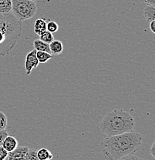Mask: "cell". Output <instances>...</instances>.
Segmentation results:
<instances>
[{"label": "cell", "mask_w": 155, "mask_h": 160, "mask_svg": "<svg viewBox=\"0 0 155 160\" xmlns=\"http://www.w3.org/2000/svg\"><path fill=\"white\" fill-rule=\"evenodd\" d=\"M118 160H144L141 158L138 157V156H134V155H130V156H124V157L121 158V159H118Z\"/></svg>", "instance_id": "obj_19"}, {"label": "cell", "mask_w": 155, "mask_h": 160, "mask_svg": "<svg viewBox=\"0 0 155 160\" xmlns=\"http://www.w3.org/2000/svg\"><path fill=\"white\" fill-rule=\"evenodd\" d=\"M29 149L27 146H18L14 151L8 153V160H25Z\"/></svg>", "instance_id": "obj_6"}, {"label": "cell", "mask_w": 155, "mask_h": 160, "mask_svg": "<svg viewBox=\"0 0 155 160\" xmlns=\"http://www.w3.org/2000/svg\"><path fill=\"white\" fill-rule=\"evenodd\" d=\"M38 65H39V62L36 58V51L33 49L26 55V59H25V70H26V74L28 76L30 75L32 70L37 68Z\"/></svg>", "instance_id": "obj_5"}, {"label": "cell", "mask_w": 155, "mask_h": 160, "mask_svg": "<svg viewBox=\"0 0 155 160\" xmlns=\"http://www.w3.org/2000/svg\"><path fill=\"white\" fill-rule=\"evenodd\" d=\"M7 116L5 115L4 112L0 111V130H6V127H7Z\"/></svg>", "instance_id": "obj_16"}, {"label": "cell", "mask_w": 155, "mask_h": 160, "mask_svg": "<svg viewBox=\"0 0 155 160\" xmlns=\"http://www.w3.org/2000/svg\"><path fill=\"white\" fill-rule=\"evenodd\" d=\"M39 39L44 42L45 43H47L49 45L52 42L54 41V36H53V33L49 32V31H46L44 33L39 36Z\"/></svg>", "instance_id": "obj_15"}, {"label": "cell", "mask_w": 155, "mask_h": 160, "mask_svg": "<svg viewBox=\"0 0 155 160\" xmlns=\"http://www.w3.org/2000/svg\"><path fill=\"white\" fill-rule=\"evenodd\" d=\"M134 125V118L129 112L114 109L103 117L99 128L106 137H110L133 131Z\"/></svg>", "instance_id": "obj_3"}, {"label": "cell", "mask_w": 155, "mask_h": 160, "mask_svg": "<svg viewBox=\"0 0 155 160\" xmlns=\"http://www.w3.org/2000/svg\"><path fill=\"white\" fill-rule=\"evenodd\" d=\"M23 35L21 22L11 12L0 14V56H6L14 49Z\"/></svg>", "instance_id": "obj_2"}, {"label": "cell", "mask_w": 155, "mask_h": 160, "mask_svg": "<svg viewBox=\"0 0 155 160\" xmlns=\"http://www.w3.org/2000/svg\"><path fill=\"white\" fill-rule=\"evenodd\" d=\"M149 25H150V29H151V31L154 34L155 33V20L154 21L151 22L149 23Z\"/></svg>", "instance_id": "obj_24"}, {"label": "cell", "mask_w": 155, "mask_h": 160, "mask_svg": "<svg viewBox=\"0 0 155 160\" xmlns=\"http://www.w3.org/2000/svg\"><path fill=\"white\" fill-rule=\"evenodd\" d=\"M46 19L43 18H40L36 20L34 23V32L36 35L40 36L46 31Z\"/></svg>", "instance_id": "obj_8"}, {"label": "cell", "mask_w": 155, "mask_h": 160, "mask_svg": "<svg viewBox=\"0 0 155 160\" xmlns=\"http://www.w3.org/2000/svg\"><path fill=\"white\" fill-rule=\"evenodd\" d=\"M36 156L39 160H51L53 159L52 152L46 148H41L39 150H36Z\"/></svg>", "instance_id": "obj_12"}, {"label": "cell", "mask_w": 155, "mask_h": 160, "mask_svg": "<svg viewBox=\"0 0 155 160\" xmlns=\"http://www.w3.org/2000/svg\"><path fill=\"white\" fill-rule=\"evenodd\" d=\"M8 132L6 130H0V146H2L3 140L8 136Z\"/></svg>", "instance_id": "obj_21"}, {"label": "cell", "mask_w": 155, "mask_h": 160, "mask_svg": "<svg viewBox=\"0 0 155 160\" xmlns=\"http://www.w3.org/2000/svg\"><path fill=\"white\" fill-rule=\"evenodd\" d=\"M142 144V136L138 132L131 131L117 136L106 137L100 149L106 160H118L124 156L134 155Z\"/></svg>", "instance_id": "obj_1"}, {"label": "cell", "mask_w": 155, "mask_h": 160, "mask_svg": "<svg viewBox=\"0 0 155 160\" xmlns=\"http://www.w3.org/2000/svg\"><path fill=\"white\" fill-rule=\"evenodd\" d=\"M11 12L18 21L23 22L36 15L37 6L32 0H12Z\"/></svg>", "instance_id": "obj_4"}, {"label": "cell", "mask_w": 155, "mask_h": 160, "mask_svg": "<svg viewBox=\"0 0 155 160\" xmlns=\"http://www.w3.org/2000/svg\"><path fill=\"white\" fill-rule=\"evenodd\" d=\"M25 160H39L36 156V149H29Z\"/></svg>", "instance_id": "obj_18"}, {"label": "cell", "mask_w": 155, "mask_h": 160, "mask_svg": "<svg viewBox=\"0 0 155 160\" xmlns=\"http://www.w3.org/2000/svg\"><path fill=\"white\" fill-rule=\"evenodd\" d=\"M2 147L8 153L14 151L18 147V141L14 136L8 135L2 143Z\"/></svg>", "instance_id": "obj_7"}, {"label": "cell", "mask_w": 155, "mask_h": 160, "mask_svg": "<svg viewBox=\"0 0 155 160\" xmlns=\"http://www.w3.org/2000/svg\"><path fill=\"white\" fill-rule=\"evenodd\" d=\"M49 50L52 55H59L63 51V42L59 40H54L49 44Z\"/></svg>", "instance_id": "obj_9"}, {"label": "cell", "mask_w": 155, "mask_h": 160, "mask_svg": "<svg viewBox=\"0 0 155 160\" xmlns=\"http://www.w3.org/2000/svg\"><path fill=\"white\" fill-rule=\"evenodd\" d=\"M8 152L3 149L2 146H0V160H5L7 158Z\"/></svg>", "instance_id": "obj_20"}, {"label": "cell", "mask_w": 155, "mask_h": 160, "mask_svg": "<svg viewBox=\"0 0 155 160\" xmlns=\"http://www.w3.org/2000/svg\"><path fill=\"white\" fill-rule=\"evenodd\" d=\"M144 16L147 22L155 20V6H147L144 9Z\"/></svg>", "instance_id": "obj_10"}, {"label": "cell", "mask_w": 155, "mask_h": 160, "mask_svg": "<svg viewBox=\"0 0 155 160\" xmlns=\"http://www.w3.org/2000/svg\"><path fill=\"white\" fill-rule=\"evenodd\" d=\"M58 29H59V26H58V24L56 22L49 21L46 24V31H49V32H56L58 31Z\"/></svg>", "instance_id": "obj_17"}, {"label": "cell", "mask_w": 155, "mask_h": 160, "mask_svg": "<svg viewBox=\"0 0 155 160\" xmlns=\"http://www.w3.org/2000/svg\"><path fill=\"white\" fill-rule=\"evenodd\" d=\"M33 46L34 49L37 52H46L50 53L49 50V45L45 43L44 42L41 41L40 39H36L33 42Z\"/></svg>", "instance_id": "obj_11"}, {"label": "cell", "mask_w": 155, "mask_h": 160, "mask_svg": "<svg viewBox=\"0 0 155 160\" xmlns=\"http://www.w3.org/2000/svg\"><path fill=\"white\" fill-rule=\"evenodd\" d=\"M32 1H34L35 2V1H36V0H32Z\"/></svg>", "instance_id": "obj_25"}, {"label": "cell", "mask_w": 155, "mask_h": 160, "mask_svg": "<svg viewBox=\"0 0 155 160\" xmlns=\"http://www.w3.org/2000/svg\"><path fill=\"white\" fill-rule=\"evenodd\" d=\"M150 152H151L153 158H155V142H153L152 146H151V149H150Z\"/></svg>", "instance_id": "obj_22"}, {"label": "cell", "mask_w": 155, "mask_h": 160, "mask_svg": "<svg viewBox=\"0 0 155 160\" xmlns=\"http://www.w3.org/2000/svg\"><path fill=\"white\" fill-rule=\"evenodd\" d=\"M12 0H0V14L11 12Z\"/></svg>", "instance_id": "obj_13"}, {"label": "cell", "mask_w": 155, "mask_h": 160, "mask_svg": "<svg viewBox=\"0 0 155 160\" xmlns=\"http://www.w3.org/2000/svg\"><path fill=\"white\" fill-rule=\"evenodd\" d=\"M36 58L39 63H46L53 58L51 53L46 52H37L36 51Z\"/></svg>", "instance_id": "obj_14"}, {"label": "cell", "mask_w": 155, "mask_h": 160, "mask_svg": "<svg viewBox=\"0 0 155 160\" xmlns=\"http://www.w3.org/2000/svg\"><path fill=\"white\" fill-rule=\"evenodd\" d=\"M147 6H155V0H143Z\"/></svg>", "instance_id": "obj_23"}]
</instances>
